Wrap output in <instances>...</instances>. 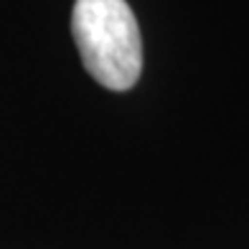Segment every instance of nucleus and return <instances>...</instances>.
<instances>
[{
  "instance_id": "1",
  "label": "nucleus",
  "mask_w": 249,
  "mask_h": 249,
  "mask_svg": "<svg viewBox=\"0 0 249 249\" xmlns=\"http://www.w3.org/2000/svg\"><path fill=\"white\" fill-rule=\"evenodd\" d=\"M71 33L84 69L102 87L127 92L142 71V38L127 0H76Z\"/></svg>"
}]
</instances>
